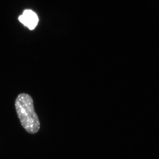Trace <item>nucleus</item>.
Returning a JSON list of instances; mask_svg holds the SVG:
<instances>
[{
    "label": "nucleus",
    "mask_w": 159,
    "mask_h": 159,
    "mask_svg": "<svg viewBox=\"0 0 159 159\" xmlns=\"http://www.w3.org/2000/svg\"><path fill=\"white\" fill-rule=\"evenodd\" d=\"M18 117L23 128L30 134L37 133L40 127L39 119L34 111V102L30 95L21 93L15 100Z\"/></svg>",
    "instance_id": "nucleus-1"
},
{
    "label": "nucleus",
    "mask_w": 159,
    "mask_h": 159,
    "mask_svg": "<svg viewBox=\"0 0 159 159\" xmlns=\"http://www.w3.org/2000/svg\"><path fill=\"white\" fill-rule=\"evenodd\" d=\"M19 20L30 30L34 29L39 21L37 15L31 10H25L23 14L19 18Z\"/></svg>",
    "instance_id": "nucleus-2"
}]
</instances>
